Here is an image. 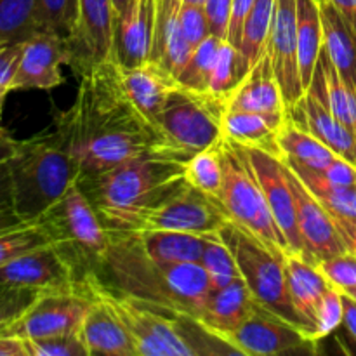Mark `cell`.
<instances>
[{
	"instance_id": "obj_55",
	"label": "cell",
	"mask_w": 356,
	"mask_h": 356,
	"mask_svg": "<svg viewBox=\"0 0 356 356\" xmlns=\"http://www.w3.org/2000/svg\"><path fill=\"white\" fill-rule=\"evenodd\" d=\"M17 141L9 136V132H0V163L7 162L13 156L14 149H16Z\"/></svg>"
},
{
	"instance_id": "obj_17",
	"label": "cell",
	"mask_w": 356,
	"mask_h": 356,
	"mask_svg": "<svg viewBox=\"0 0 356 356\" xmlns=\"http://www.w3.org/2000/svg\"><path fill=\"white\" fill-rule=\"evenodd\" d=\"M0 284L37 292L80 289L72 268L52 245L38 247L0 266Z\"/></svg>"
},
{
	"instance_id": "obj_10",
	"label": "cell",
	"mask_w": 356,
	"mask_h": 356,
	"mask_svg": "<svg viewBox=\"0 0 356 356\" xmlns=\"http://www.w3.org/2000/svg\"><path fill=\"white\" fill-rule=\"evenodd\" d=\"M225 111V101L179 86L153 124L176 152L190 159L221 141Z\"/></svg>"
},
{
	"instance_id": "obj_4",
	"label": "cell",
	"mask_w": 356,
	"mask_h": 356,
	"mask_svg": "<svg viewBox=\"0 0 356 356\" xmlns=\"http://www.w3.org/2000/svg\"><path fill=\"white\" fill-rule=\"evenodd\" d=\"M13 209L24 222H35L79 181V167L54 132L17 141L7 160Z\"/></svg>"
},
{
	"instance_id": "obj_54",
	"label": "cell",
	"mask_w": 356,
	"mask_h": 356,
	"mask_svg": "<svg viewBox=\"0 0 356 356\" xmlns=\"http://www.w3.org/2000/svg\"><path fill=\"white\" fill-rule=\"evenodd\" d=\"M21 225H26V222L14 212L13 207L2 209V211H0V233L7 232V229L17 228V226Z\"/></svg>"
},
{
	"instance_id": "obj_29",
	"label": "cell",
	"mask_w": 356,
	"mask_h": 356,
	"mask_svg": "<svg viewBox=\"0 0 356 356\" xmlns=\"http://www.w3.org/2000/svg\"><path fill=\"white\" fill-rule=\"evenodd\" d=\"M149 259L165 264L200 263L205 235L188 232H146L134 235Z\"/></svg>"
},
{
	"instance_id": "obj_33",
	"label": "cell",
	"mask_w": 356,
	"mask_h": 356,
	"mask_svg": "<svg viewBox=\"0 0 356 356\" xmlns=\"http://www.w3.org/2000/svg\"><path fill=\"white\" fill-rule=\"evenodd\" d=\"M285 163L298 174L305 186L315 195L316 200L330 212L334 218L356 219V186H334L327 183L322 174L315 169L284 159Z\"/></svg>"
},
{
	"instance_id": "obj_51",
	"label": "cell",
	"mask_w": 356,
	"mask_h": 356,
	"mask_svg": "<svg viewBox=\"0 0 356 356\" xmlns=\"http://www.w3.org/2000/svg\"><path fill=\"white\" fill-rule=\"evenodd\" d=\"M10 207H13V198H10L9 165L7 162H2L0 163V211Z\"/></svg>"
},
{
	"instance_id": "obj_12",
	"label": "cell",
	"mask_w": 356,
	"mask_h": 356,
	"mask_svg": "<svg viewBox=\"0 0 356 356\" xmlns=\"http://www.w3.org/2000/svg\"><path fill=\"white\" fill-rule=\"evenodd\" d=\"M225 341L243 356H277L315 346L301 327L259 302L238 329L226 334Z\"/></svg>"
},
{
	"instance_id": "obj_22",
	"label": "cell",
	"mask_w": 356,
	"mask_h": 356,
	"mask_svg": "<svg viewBox=\"0 0 356 356\" xmlns=\"http://www.w3.org/2000/svg\"><path fill=\"white\" fill-rule=\"evenodd\" d=\"M289 117L312 132L316 139L332 149L337 156L356 167V136L348 129L318 96L306 90L296 106L289 110Z\"/></svg>"
},
{
	"instance_id": "obj_49",
	"label": "cell",
	"mask_w": 356,
	"mask_h": 356,
	"mask_svg": "<svg viewBox=\"0 0 356 356\" xmlns=\"http://www.w3.org/2000/svg\"><path fill=\"white\" fill-rule=\"evenodd\" d=\"M0 356H30L26 341L16 336L0 334Z\"/></svg>"
},
{
	"instance_id": "obj_3",
	"label": "cell",
	"mask_w": 356,
	"mask_h": 356,
	"mask_svg": "<svg viewBox=\"0 0 356 356\" xmlns=\"http://www.w3.org/2000/svg\"><path fill=\"white\" fill-rule=\"evenodd\" d=\"M80 285L120 318L139 356L240 355L195 316L124 294L97 275H90Z\"/></svg>"
},
{
	"instance_id": "obj_18",
	"label": "cell",
	"mask_w": 356,
	"mask_h": 356,
	"mask_svg": "<svg viewBox=\"0 0 356 356\" xmlns=\"http://www.w3.org/2000/svg\"><path fill=\"white\" fill-rule=\"evenodd\" d=\"M70 65V47L65 37L42 31L23 45L13 90H49L65 82L61 66Z\"/></svg>"
},
{
	"instance_id": "obj_41",
	"label": "cell",
	"mask_w": 356,
	"mask_h": 356,
	"mask_svg": "<svg viewBox=\"0 0 356 356\" xmlns=\"http://www.w3.org/2000/svg\"><path fill=\"white\" fill-rule=\"evenodd\" d=\"M42 26L49 33L68 38L79 14V0H38Z\"/></svg>"
},
{
	"instance_id": "obj_53",
	"label": "cell",
	"mask_w": 356,
	"mask_h": 356,
	"mask_svg": "<svg viewBox=\"0 0 356 356\" xmlns=\"http://www.w3.org/2000/svg\"><path fill=\"white\" fill-rule=\"evenodd\" d=\"M330 2L356 33V0H330Z\"/></svg>"
},
{
	"instance_id": "obj_28",
	"label": "cell",
	"mask_w": 356,
	"mask_h": 356,
	"mask_svg": "<svg viewBox=\"0 0 356 356\" xmlns=\"http://www.w3.org/2000/svg\"><path fill=\"white\" fill-rule=\"evenodd\" d=\"M323 26V49L341 75L356 89V33L330 0H318Z\"/></svg>"
},
{
	"instance_id": "obj_46",
	"label": "cell",
	"mask_w": 356,
	"mask_h": 356,
	"mask_svg": "<svg viewBox=\"0 0 356 356\" xmlns=\"http://www.w3.org/2000/svg\"><path fill=\"white\" fill-rule=\"evenodd\" d=\"M179 19L181 30L193 49L211 35L207 16H205V10L202 6H184L183 3Z\"/></svg>"
},
{
	"instance_id": "obj_27",
	"label": "cell",
	"mask_w": 356,
	"mask_h": 356,
	"mask_svg": "<svg viewBox=\"0 0 356 356\" xmlns=\"http://www.w3.org/2000/svg\"><path fill=\"white\" fill-rule=\"evenodd\" d=\"M308 90L318 96L325 106L356 136V89L341 75L325 49L320 52Z\"/></svg>"
},
{
	"instance_id": "obj_52",
	"label": "cell",
	"mask_w": 356,
	"mask_h": 356,
	"mask_svg": "<svg viewBox=\"0 0 356 356\" xmlns=\"http://www.w3.org/2000/svg\"><path fill=\"white\" fill-rule=\"evenodd\" d=\"M343 305H344L343 323L346 325L348 332H350V336L353 337L356 343V301L343 292Z\"/></svg>"
},
{
	"instance_id": "obj_1",
	"label": "cell",
	"mask_w": 356,
	"mask_h": 356,
	"mask_svg": "<svg viewBox=\"0 0 356 356\" xmlns=\"http://www.w3.org/2000/svg\"><path fill=\"white\" fill-rule=\"evenodd\" d=\"M76 76L75 101L68 110L58 113L52 132L75 160L79 177L149 155L188 160L134 106L124 87L122 65L113 52Z\"/></svg>"
},
{
	"instance_id": "obj_48",
	"label": "cell",
	"mask_w": 356,
	"mask_h": 356,
	"mask_svg": "<svg viewBox=\"0 0 356 356\" xmlns=\"http://www.w3.org/2000/svg\"><path fill=\"white\" fill-rule=\"evenodd\" d=\"M24 44H2L0 45V87L13 92V80L19 66Z\"/></svg>"
},
{
	"instance_id": "obj_5",
	"label": "cell",
	"mask_w": 356,
	"mask_h": 356,
	"mask_svg": "<svg viewBox=\"0 0 356 356\" xmlns=\"http://www.w3.org/2000/svg\"><path fill=\"white\" fill-rule=\"evenodd\" d=\"M51 245L72 268L79 285L90 275H99L110 247V233L79 181L61 200L35 221Z\"/></svg>"
},
{
	"instance_id": "obj_43",
	"label": "cell",
	"mask_w": 356,
	"mask_h": 356,
	"mask_svg": "<svg viewBox=\"0 0 356 356\" xmlns=\"http://www.w3.org/2000/svg\"><path fill=\"white\" fill-rule=\"evenodd\" d=\"M40 292L0 284V334L6 332L38 298Z\"/></svg>"
},
{
	"instance_id": "obj_6",
	"label": "cell",
	"mask_w": 356,
	"mask_h": 356,
	"mask_svg": "<svg viewBox=\"0 0 356 356\" xmlns=\"http://www.w3.org/2000/svg\"><path fill=\"white\" fill-rule=\"evenodd\" d=\"M97 212L108 233L117 235H138L146 232L207 235L218 232L228 221L219 202L195 190L188 181L146 204Z\"/></svg>"
},
{
	"instance_id": "obj_58",
	"label": "cell",
	"mask_w": 356,
	"mask_h": 356,
	"mask_svg": "<svg viewBox=\"0 0 356 356\" xmlns=\"http://www.w3.org/2000/svg\"><path fill=\"white\" fill-rule=\"evenodd\" d=\"M184 6H202L204 7L205 0H183Z\"/></svg>"
},
{
	"instance_id": "obj_50",
	"label": "cell",
	"mask_w": 356,
	"mask_h": 356,
	"mask_svg": "<svg viewBox=\"0 0 356 356\" xmlns=\"http://www.w3.org/2000/svg\"><path fill=\"white\" fill-rule=\"evenodd\" d=\"M334 218V216H332ZM337 229H339L341 236L344 240L348 252L356 256V219H344V218H334Z\"/></svg>"
},
{
	"instance_id": "obj_44",
	"label": "cell",
	"mask_w": 356,
	"mask_h": 356,
	"mask_svg": "<svg viewBox=\"0 0 356 356\" xmlns=\"http://www.w3.org/2000/svg\"><path fill=\"white\" fill-rule=\"evenodd\" d=\"M318 270L322 271L323 277L329 280L332 287L341 292H350L356 289V256L351 252L337 254V256L327 257L320 261Z\"/></svg>"
},
{
	"instance_id": "obj_47",
	"label": "cell",
	"mask_w": 356,
	"mask_h": 356,
	"mask_svg": "<svg viewBox=\"0 0 356 356\" xmlns=\"http://www.w3.org/2000/svg\"><path fill=\"white\" fill-rule=\"evenodd\" d=\"M233 0H205L204 10L209 21L211 35L228 40L229 21H232Z\"/></svg>"
},
{
	"instance_id": "obj_35",
	"label": "cell",
	"mask_w": 356,
	"mask_h": 356,
	"mask_svg": "<svg viewBox=\"0 0 356 356\" xmlns=\"http://www.w3.org/2000/svg\"><path fill=\"white\" fill-rule=\"evenodd\" d=\"M184 177L190 186L218 202L225 181L221 141L191 155L186 160Z\"/></svg>"
},
{
	"instance_id": "obj_16",
	"label": "cell",
	"mask_w": 356,
	"mask_h": 356,
	"mask_svg": "<svg viewBox=\"0 0 356 356\" xmlns=\"http://www.w3.org/2000/svg\"><path fill=\"white\" fill-rule=\"evenodd\" d=\"M266 45L284 99L291 110L305 96L298 56V0H275L273 23Z\"/></svg>"
},
{
	"instance_id": "obj_59",
	"label": "cell",
	"mask_w": 356,
	"mask_h": 356,
	"mask_svg": "<svg viewBox=\"0 0 356 356\" xmlns=\"http://www.w3.org/2000/svg\"><path fill=\"white\" fill-rule=\"evenodd\" d=\"M344 294H348V296H350V298H353L355 301H356V289H353V291H350V292H344Z\"/></svg>"
},
{
	"instance_id": "obj_30",
	"label": "cell",
	"mask_w": 356,
	"mask_h": 356,
	"mask_svg": "<svg viewBox=\"0 0 356 356\" xmlns=\"http://www.w3.org/2000/svg\"><path fill=\"white\" fill-rule=\"evenodd\" d=\"M222 138L247 148L263 149L271 155L282 156L278 146V127L259 113L226 110L222 117Z\"/></svg>"
},
{
	"instance_id": "obj_11",
	"label": "cell",
	"mask_w": 356,
	"mask_h": 356,
	"mask_svg": "<svg viewBox=\"0 0 356 356\" xmlns=\"http://www.w3.org/2000/svg\"><path fill=\"white\" fill-rule=\"evenodd\" d=\"M92 298L82 287L76 291L40 292L33 305L6 330V336L42 339L80 330Z\"/></svg>"
},
{
	"instance_id": "obj_32",
	"label": "cell",
	"mask_w": 356,
	"mask_h": 356,
	"mask_svg": "<svg viewBox=\"0 0 356 356\" xmlns=\"http://www.w3.org/2000/svg\"><path fill=\"white\" fill-rule=\"evenodd\" d=\"M278 146L284 159L294 160L315 170H323L337 159L332 149L327 148L312 132L287 117L278 129Z\"/></svg>"
},
{
	"instance_id": "obj_42",
	"label": "cell",
	"mask_w": 356,
	"mask_h": 356,
	"mask_svg": "<svg viewBox=\"0 0 356 356\" xmlns=\"http://www.w3.org/2000/svg\"><path fill=\"white\" fill-rule=\"evenodd\" d=\"M30 356H89L80 330L42 339H24Z\"/></svg>"
},
{
	"instance_id": "obj_24",
	"label": "cell",
	"mask_w": 356,
	"mask_h": 356,
	"mask_svg": "<svg viewBox=\"0 0 356 356\" xmlns=\"http://www.w3.org/2000/svg\"><path fill=\"white\" fill-rule=\"evenodd\" d=\"M80 334L89 350V356H139L134 341L120 318L96 298H92V302L83 316Z\"/></svg>"
},
{
	"instance_id": "obj_37",
	"label": "cell",
	"mask_w": 356,
	"mask_h": 356,
	"mask_svg": "<svg viewBox=\"0 0 356 356\" xmlns=\"http://www.w3.org/2000/svg\"><path fill=\"white\" fill-rule=\"evenodd\" d=\"M200 264L205 273L209 275V280H211L214 289L226 287L232 282H235L236 278H242L235 256H233L232 249L226 243V240L222 238L219 229L205 235V245Z\"/></svg>"
},
{
	"instance_id": "obj_13",
	"label": "cell",
	"mask_w": 356,
	"mask_h": 356,
	"mask_svg": "<svg viewBox=\"0 0 356 356\" xmlns=\"http://www.w3.org/2000/svg\"><path fill=\"white\" fill-rule=\"evenodd\" d=\"M243 149H245L247 159H249L257 181L263 188L271 216L287 242L289 252L305 257V247H302L298 219H296L294 191H292L291 181H289L287 165H285L284 159L263 152V149L247 148V146H243Z\"/></svg>"
},
{
	"instance_id": "obj_25",
	"label": "cell",
	"mask_w": 356,
	"mask_h": 356,
	"mask_svg": "<svg viewBox=\"0 0 356 356\" xmlns=\"http://www.w3.org/2000/svg\"><path fill=\"white\" fill-rule=\"evenodd\" d=\"M122 80L134 106L152 122L181 86L176 76L152 61L136 68L122 66Z\"/></svg>"
},
{
	"instance_id": "obj_21",
	"label": "cell",
	"mask_w": 356,
	"mask_h": 356,
	"mask_svg": "<svg viewBox=\"0 0 356 356\" xmlns=\"http://www.w3.org/2000/svg\"><path fill=\"white\" fill-rule=\"evenodd\" d=\"M156 0H134L131 9L115 23L113 52L124 68H136L149 61Z\"/></svg>"
},
{
	"instance_id": "obj_14",
	"label": "cell",
	"mask_w": 356,
	"mask_h": 356,
	"mask_svg": "<svg viewBox=\"0 0 356 356\" xmlns=\"http://www.w3.org/2000/svg\"><path fill=\"white\" fill-rule=\"evenodd\" d=\"M115 10L111 0H79L76 23L68 40L70 65L75 75L111 54Z\"/></svg>"
},
{
	"instance_id": "obj_2",
	"label": "cell",
	"mask_w": 356,
	"mask_h": 356,
	"mask_svg": "<svg viewBox=\"0 0 356 356\" xmlns=\"http://www.w3.org/2000/svg\"><path fill=\"white\" fill-rule=\"evenodd\" d=\"M97 277L124 294L197 320L214 291L200 263H156L143 252L134 235L117 233H110L106 259Z\"/></svg>"
},
{
	"instance_id": "obj_34",
	"label": "cell",
	"mask_w": 356,
	"mask_h": 356,
	"mask_svg": "<svg viewBox=\"0 0 356 356\" xmlns=\"http://www.w3.org/2000/svg\"><path fill=\"white\" fill-rule=\"evenodd\" d=\"M42 31L38 0H0V45L24 44Z\"/></svg>"
},
{
	"instance_id": "obj_9",
	"label": "cell",
	"mask_w": 356,
	"mask_h": 356,
	"mask_svg": "<svg viewBox=\"0 0 356 356\" xmlns=\"http://www.w3.org/2000/svg\"><path fill=\"white\" fill-rule=\"evenodd\" d=\"M222 238L232 249L242 280L249 287L259 305L271 309L277 315L291 320L299 327L296 313L292 309L285 278V256L268 249L263 242L249 232L228 221L219 228Z\"/></svg>"
},
{
	"instance_id": "obj_39",
	"label": "cell",
	"mask_w": 356,
	"mask_h": 356,
	"mask_svg": "<svg viewBox=\"0 0 356 356\" xmlns=\"http://www.w3.org/2000/svg\"><path fill=\"white\" fill-rule=\"evenodd\" d=\"M222 42L225 40L214 37V35H209L202 44H198L193 49L186 66L177 76L181 86L186 87V89L197 90V92H207L212 66H214L216 56H218Z\"/></svg>"
},
{
	"instance_id": "obj_15",
	"label": "cell",
	"mask_w": 356,
	"mask_h": 356,
	"mask_svg": "<svg viewBox=\"0 0 356 356\" xmlns=\"http://www.w3.org/2000/svg\"><path fill=\"white\" fill-rule=\"evenodd\" d=\"M287 176L294 191L296 219H298V229L305 247L306 259L313 264H318L327 257L346 252L344 240L330 212L316 200L315 195L305 186V183L289 165Z\"/></svg>"
},
{
	"instance_id": "obj_26",
	"label": "cell",
	"mask_w": 356,
	"mask_h": 356,
	"mask_svg": "<svg viewBox=\"0 0 356 356\" xmlns=\"http://www.w3.org/2000/svg\"><path fill=\"white\" fill-rule=\"evenodd\" d=\"M257 301L250 294L242 278H236L229 285L214 289L202 309L200 320L211 332L225 339L226 334L238 329L256 309Z\"/></svg>"
},
{
	"instance_id": "obj_19",
	"label": "cell",
	"mask_w": 356,
	"mask_h": 356,
	"mask_svg": "<svg viewBox=\"0 0 356 356\" xmlns=\"http://www.w3.org/2000/svg\"><path fill=\"white\" fill-rule=\"evenodd\" d=\"M226 110L259 113L270 122H273L278 129L287 120L289 108L284 99V94H282V87L278 83L268 45L261 58L256 61V65L247 72L242 82L236 86L232 96L228 97Z\"/></svg>"
},
{
	"instance_id": "obj_45",
	"label": "cell",
	"mask_w": 356,
	"mask_h": 356,
	"mask_svg": "<svg viewBox=\"0 0 356 356\" xmlns=\"http://www.w3.org/2000/svg\"><path fill=\"white\" fill-rule=\"evenodd\" d=\"M343 292L337 291L336 287H330L323 296L318 313H316V327L315 334H313V341L318 343L323 337L330 336L343 323Z\"/></svg>"
},
{
	"instance_id": "obj_23",
	"label": "cell",
	"mask_w": 356,
	"mask_h": 356,
	"mask_svg": "<svg viewBox=\"0 0 356 356\" xmlns=\"http://www.w3.org/2000/svg\"><path fill=\"white\" fill-rule=\"evenodd\" d=\"M181 7L183 0H156L155 30L149 52V61L162 66L176 79L193 52L181 30Z\"/></svg>"
},
{
	"instance_id": "obj_8",
	"label": "cell",
	"mask_w": 356,
	"mask_h": 356,
	"mask_svg": "<svg viewBox=\"0 0 356 356\" xmlns=\"http://www.w3.org/2000/svg\"><path fill=\"white\" fill-rule=\"evenodd\" d=\"M225 181L219 195V205L232 222L256 236L277 254H291L289 245L268 207L256 172L250 165L243 146L221 139Z\"/></svg>"
},
{
	"instance_id": "obj_40",
	"label": "cell",
	"mask_w": 356,
	"mask_h": 356,
	"mask_svg": "<svg viewBox=\"0 0 356 356\" xmlns=\"http://www.w3.org/2000/svg\"><path fill=\"white\" fill-rule=\"evenodd\" d=\"M44 245H51V242L44 229L35 222H26L17 228L2 232L0 233V266Z\"/></svg>"
},
{
	"instance_id": "obj_20",
	"label": "cell",
	"mask_w": 356,
	"mask_h": 356,
	"mask_svg": "<svg viewBox=\"0 0 356 356\" xmlns=\"http://www.w3.org/2000/svg\"><path fill=\"white\" fill-rule=\"evenodd\" d=\"M285 278H287L289 299L299 327L313 341L320 302L332 285L323 277L316 264L309 263L299 254L285 256Z\"/></svg>"
},
{
	"instance_id": "obj_7",
	"label": "cell",
	"mask_w": 356,
	"mask_h": 356,
	"mask_svg": "<svg viewBox=\"0 0 356 356\" xmlns=\"http://www.w3.org/2000/svg\"><path fill=\"white\" fill-rule=\"evenodd\" d=\"M186 160L149 155L79 177V186L97 211H113L146 204L186 183Z\"/></svg>"
},
{
	"instance_id": "obj_57",
	"label": "cell",
	"mask_w": 356,
	"mask_h": 356,
	"mask_svg": "<svg viewBox=\"0 0 356 356\" xmlns=\"http://www.w3.org/2000/svg\"><path fill=\"white\" fill-rule=\"evenodd\" d=\"M9 92H10L9 89H3V87H0V132L6 131V129L2 127V106H3V101H6V96Z\"/></svg>"
},
{
	"instance_id": "obj_36",
	"label": "cell",
	"mask_w": 356,
	"mask_h": 356,
	"mask_svg": "<svg viewBox=\"0 0 356 356\" xmlns=\"http://www.w3.org/2000/svg\"><path fill=\"white\" fill-rule=\"evenodd\" d=\"M275 0H254V6L247 16L240 42V54L247 72L256 65L264 52L270 38L271 23H273Z\"/></svg>"
},
{
	"instance_id": "obj_38",
	"label": "cell",
	"mask_w": 356,
	"mask_h": 356,
	"mask_svg": "<svg viewBox=\"0 0 356 356\" xmlns=\"http://www.w3.org/2000/svg\"><path fill=\"white\" fill-rule=\"evenodd\" d=\"M247 75V68L243 65L240 49L229 44L228 40L222 42L218 56H216L214 66L211 72L207 92L221 101H228L233 90L236 89L243 76Z\"/></svg>"
},
{
	"instance_id": "obj_56",
	"label": "cell",
	"mask_w": 356,
	"mask_h": 356,
	"mask_svg": "<svg viewBox=\"0 0 356 356\" xmlns=\"http://www.w3.org/2000/svg\"><path fill=\"white\" fill-rule=\"evenodd\" d=\"M113 2V10H115V23H117L118 19H120L122 16H124L125 13H127L129 9H131L132 2L134 0H111Z\"/></svg>"
},
{
	"instance_id": "obj_31",
	"label": "cell",
	"mask_w": 356,
	"mask_h": 356,
	"mask_svg": "<svg viewBox=\"0 0 356 356\" xmlns=\"http://www.w3.org/2000/svg\"><path fill=\"white\" fill-rule=\"evenodd\" d=\"M322 49L323 26L318 0H298V56L305 92L313 80Z\"/></svg>"
}]
</instances>
